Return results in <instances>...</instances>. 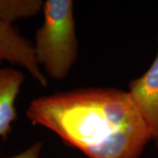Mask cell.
Segmentation results:
<instances>
[{
    "label": "cell",
    "instance_id": "6da1fadb",
    "mask_svg": "<svg viewBox=\"0 0 158 158\" xmlns=\"http://www.w3.org/2000/svg\"><path fill=\"white\" fill-rule=\"evenodd\" d=\"M27 117L89 158H140L150 130L127 91L86 88L40 96Z\"/></svg>",
    "mask_w": 158,
    "mask_h": 158
},
{
    "label": "cell",
    "instance_id": "7a4b0ae2",
    "mask_svg": "<svg viewBox=\"0 0 158 158\" xmlns=\"http://www.w3.org/2000/svg\"><path fill=\"white\" fill-rule=\"evenodd\" d=\"M73 1L47 0L44 20L34 37V53L39 65L51 78H65L77 57Z\"/></svg>",
    "mask_w": 158,
    "mask_h": 158
},
{
    "label": "cell",
    "instance_id": "5b68a950",
    "mask_svg": "<svg viewBox=\"0 0 158 158\" xmlns=\"http://www.w3.org/2000/svg\"><path fill=\"white\" fill-rule=\"evenodd\" d=\"M24 80V75L19 69L0 68V137L4 140L17 118L15 104Z\"/></svg>",
    "mask_w": 158,
    "mask_h": 158
},
{
    "label": "cell",
    "instance_id": "8992f818",
    "mask_svg": "<svg viewBox=\"0 0 158 158\" xmlns=\"http://www.w3.org/2000/svg\"><path fill=\"white\" fill-rule=\"evenodd\" d=\"M43 8L41 0H0V19L13 25L18 20L38 15Z\"/></svg>",
    "mask_w": 158,
    "mask_h": 158
},
{
    "label": "cell",
    "instance_id": "52a82bcc",
    "mask_svg": "<svg viewBox=\"0 0 158 158\" xmlns=\"http://www.w3.org/2000/svg\"><path fill=\"white\" fill-rule=\"evenodd\" d=\"M42 149V143L40 141L34 142L33 145L25 149L22 152L19 153L15 156L5 158H40Z\"/></svg>",
    "mask_w": 158,
    "mask_h": 158
},
{
    "label": "cell",
    "instance_id": "277c9868",
    "mask_svg": "<svg viewBox=\"0 0 158 158\" xmlns=\"http://www.w3.org/2000/svg\"><path fill=\"white\" fill-rule=\"evenodd\" d=\"M127 92L158 148V53L150 68L139 78L131 81Z\"/></svg>",
    "mask_w": 158,
    "mask_h": 158
},
{
    "label": "cell",
    "instance_id": "3957f363",
    "mask_svg": "<svg viewBox=\"0 0 158 158\" xmlns=\"http://www.w3.org/2000/svg\"><path fill=\"white\" fill-rule=\"evenodd\" d=\"M3 62L23 67L41 86L48 85L35 56L34 43L21 35L13 25L0 19V64Z\"/></svg>",
    "mask_w": 158,
    "mask_h": 158
}]
</instances>
